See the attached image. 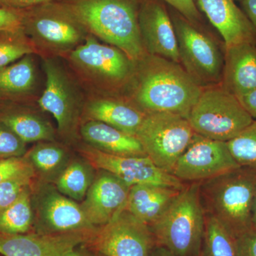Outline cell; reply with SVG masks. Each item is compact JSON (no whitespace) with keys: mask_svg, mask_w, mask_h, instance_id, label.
I'll use <instances>...</instances> for the list:
<instances>
[{"mask_svg":"<svg viewBox=\"0 0 256 256\" xmlns=\"http://www.w3.org/2000/svg\"><path fill=\"white\" fill-rule=\"evenodd\" d=\"M64 256H82L80 255V254H79V252H75V250H74H74H70V252H68V254H66V255Z\"/></svg>","mask_w":256,"mask_h":256,"instance_id":"b9f144b4","label":"cell"},{"mask_svg":"<svg viewBox=\"0 0 256 256\" xmlns=\"http://www.w3.org/2000/svg\"><path fill=\"white\" fill-rule=\"evenodd\" d=\"M201 256H238L236 238L218 220L206 214Z\"/></svg>","mask_w":256,"mask_h":256,"instance_id":"cb8c5ba5","label":"cell"},{"mask_svg":"<svg viewBox=\"0 0 256 256\" xmlns=\"http://www.w3.org/2000/svg\"><path fill=\"white\" fill-rule=\"evenodd\" d=\"M150 256H174L168 249L160 246H156L152 250Z\"/></svg>","mask_w":256,"mask_h":256,"instance_id":"ab89813d","label":"cell"},{"mask_svg":"<svg viewBox=\"0 0 256 256\" xmlns=\"http://www.w3.org/2000/svg\"><path fill=\"white\" fill-rule=\"evenodd\" d=\"M170 18L178 40L180 64L184 70L202 88L220 84L224 56L215 42L178 12Z\"/></svg>","mask_w":256,"mask_h":256,"instance_id":"52a82bcc","label":"cell"},{"mask_svg":"<svg viewBox=\"0 0 256 256\" xmlns=\"http://www.w3.org/2000/svg\"><path fill=\"white\" fill-rule=\"evenodd\" d=\"M242 11L256 31V0H242Z\"/></svg>","mask_w":256,"mask_h":256,"instance_id":"f35d334b","label":"cell"},{"mask_svg":"<svg viewBox=\"0 0 256 256\" xmlns=\"http://www.w3.org/2000/svg\"><path fill=\"white\" fill-rule=\"evenodd\" d=\"M101 256H102V255H101Z\"/></svg>","mask_w":256,"mask_h":256,"instance_id":"ee69618b","label":"cell"},{"mask_svg":"<svg viewBox=\"0 0 256 256\" xmlns=\"http://www.w3.org/2000/svg\"><path fill=\"white\" fill-rule=\"evenodd\" d=\"M238 256H256V230L252 229L236 238Z\"/></svg>","mask_w":256,"mask_h":256,"instance_id":"d590c367","label":"cell"},{"mask_svg":"<svg viewBox=\"0 0 256 256\" xmlns=\"http://www.w3.org/2000/svg\"><path fill=\"white\" fill-rule=\"evenodd\" d=\"M24 142L0 122V158H18L25 152Z\"/></svg>","mask_w":256,"mask_h":256,"instance_id":"d6a6232c","label":"cell"},{"mask_svg":"<svg viewBox=\"0 0 256 256\" xmlns=\"http://www.w3.org/2000/svg\"><path fill=\"white\" fill-rule=\"evenodd\" d=\"M32 178H11L0 183V212L8 208L28 188Z\"/></svg>","mask_w":256,"mask_h":256,"instance_id":"4dcf8cb0","label":"cell"},{"mask_svg":"<svg viewBox=\"0 0 256 256\" xmlns=\"http://www.w3.org/2000/svg\"><path fill=\"white\" fill-rule=\"evenodd\" d=\"M195 133L188 118L181 114L152 112L146 114L136 137L146 156L156 166L172 174Z\"/></svg>","mask_w":256,"mask_h":256,"instance_id":"8992f818","label":"cell"},{"mask_svg":"<svg viewBox=\"0 0 256 256\" xmlns=\"http://www.w3.org/2000/svg\"><path fill=\"white\" fill-rule=\"evenodd\" d=\"M37 212L42 234H60L89 230L82 206L52 186H44L38 193Z\"/></svg>","mask_w":256,"mask_h":256,"instance_id":"5bb4252c","label":"cell"},{"mask_svg":"<svg viewBox=\"0 0 256 256\" xmlns=\"http://www.w3.org/2000/svg\"><path fill=\"white\" fill-rule=\"evenodd\" d=\"M42 4L30 13H24V30L56 48H68L84 36V26L62 6Z\"/></svg>","mask_w":256,"mask_h":256,"instance_id":"8fae6325","label":"cell"},{"mask_svg":"<svg viewBox=\"0 0 256 256\" xmlns=\"http://www.w3.org/2000/svg\"><path fill=\"white\" fill-rule=\"evenodd\" d=\"M239 101L254 119H256V88L238 98Z\"/></svg>","mask_w":256,"mask_h":256,"instance_id":"74e56055","label":"cell"},{"mask_svg":"<svg viewBox=\"0 0 256 256\" xmlns=\"http://www.w3.org/2000/svg\"><path fill=\"white\" fill-rule=\"evenodd\" d=\"M156 245L174 256H201L205 213L200 184H186L161 216L150 226Z\"/></svg>","mask_w":256,"mask_h":256,"instance_id":"277c9868","label":"cell"},{"mask_svg":"<svg viewBox=\"0 0 256 256\" xmlns=\"http://www.w3.org/2000/svg\"><path fill=\"white\" fill-rule=\"evenodd\" d=\"M234 1H235V0H234ZM240 1H242V0H240Z\"/></svg>","mask_w":256,"mask_h":256,"instance_id":"7bdbcfd3","label":"cell"},{"mask_svg":"<svg viewBox=\"0 0 256 256\" xmlns=\"http://www.w3.org/2000/svg\"><path fill=\"white\" fill-rule=\"evenodd\" d=\"M33 213L28 188L0 212V234H24L31 228Z\"/></svg>","mask_w":256,"mask_h":256,"instance_id":"484cf974","label":"cell"},{"mask_svg":"<svg viewBox=\"0 0 256 256\" xmlns=\"http://www.w3.org/2000/svg\"><path fill=\"white\" fill-rule=\"evenodd\" d=\"M188 120L196 134L223 142L236 137L254 120L238 98L220 84L203 88Z\"/></svg>","mask_w":256,"mask_h":256,"instance_id":"5b68a950","label":"cell"},{"mask_svg":"<svg viewBox=\"0 0 256 256\" xmlns=\"http://www.w3.org/2000/svg\"><path fill=\"white\" fill-rule=\"evenodd\" d=\"M92 183V172L88 166L80 162H74L57 178L56 188L65 196L82 201Z\"/></svg>","mask_w":256,"mask_h":256,"instance_id":"4316f807","label":"cell"},{"mask_svg":"<svg viewBox=\"0 0 256 256\" xmlns=\"http://www.w3.org/2000/svg\"><path fill=\"white\" fill-rule=\"evenodd\" d=\"M55 0H0V8L21 10L47 4Z\"/></svg>","mask_w":256,"mask_h":256,"instance_id":"8d00e7d4","label":"cell"},{"mask_svg":"<svg viewBox=\"0 0 256 256\" xmlns=\"http://www.w3.org/2000/svg\"><path fill=\"white\" fill-rule=\"evenodd\" d=\"M35 82V66L31 54L0 68V97L28 94Z\"/></svg>","mask_w":256,"mask_h":256,"instance_id":"603a6c76","label":"cell"},{"mask_svg":"<svg viewBox=\"0 0 256 256\" xmlns=\"http://www.w3.org/2000/svg\"><path fill=\"white\" fill-rule=\"evenodd\" d=\"M70 56L80 66L110 82H124L134 73V60L119 48L101 44L92 36L88 37Z\"/></svg>","mask_w":256,"mask_h":256,"instance_id":"2e32d148","label":"cell"},{"mask_svg":"<svg viewBox=\"0 0 256 256\" xmlns=\"http://www.w3.org/2000/svg\"><path fill=\"white\" fill-rule=\"evenodd\" d=\"M0 122L9 128L24 142L54 139L50 126L33 114L21 112L6 114L0 118Z\"/></svg>","mask_w":256,"mask_h":256,"instance_id":"d4e9b609","label":"cell"},{"mask_svg":"<svg viewBox=\"0 0 256 256\" xmlns=\"http://www.w3.org/2000/svg\"><path fill=\"white\" fill-rule=\"evenodd\" d=\"M88 114L96 121L109 124L133 136H136L146 116L134 106L110 99L92 102L88 108Z\"/></svg>","mask_w":256,"mask_h":256,"instance_id":"7402d4cb","label":"cell"},{"mask_svg":"<svg viewBox=\"0 0 256 256\" xmlns=\"http://www.w3.org/2000/svg\"><path fill=\"white\" fill-rule=\"evenodd\" d=\"M94 245L104 256H150L156 246L150 227L124 210L101 226Z\"/></svg>","mask_w":256,"mask_h":256,"instance_id":"9c48e42d","label":"cell"},{"mask_svg":"<svg viewBox=\"0 0 256 256\" xmlns=\"http://www.w3.org/2000/svg\"><path fill=\"white\" fill-rule=\"evenodd\" d=\"M31 163L20 158H5L0 160V183L11 178L33 176Z\"/></svg>","mask_w":256,"mask_h":256,"instance_id":"1f68e13d","label":"cell"},{"mask_svg":"<svg viewBox=\"0 0 256 256\" xmlns=\"http://www.w3.org/2000/svg\"><path fill=\"white\" fill-rule=\"evenodd\" d=\"M198 184L205 214L218 220L236 238L252 229L256 170L240 166Z\"/></svg>","mask_w":256,"mask_h":256,"instance_id":"3957f363","label":"cell"},{"mask_svg":"<svg viewBox=\"0 0 256 256\" xmlns=\"http://www.w3.org/2000/svg\"><path fill=\"white\" fill-rule=\"evenodd\" d=\"M190 22L197 24L202 20L201 14L194 0H163Z\"/></svg>","mask_w":256,"mask_h":256,"instance_id":"e575fe53","label":"cell"},{"mask_svg":"<svg viewBox=\"0 0 256 256\" xmlns=\"http://www.w3.org/2000/svg\"><path fill=\"white\" fill-rule=\"evenodd\" d=\"M30 162L44 174L60 169L66 160V154L60 146L52 144H37L30 152Z\"/></svg>","mask_w":256,"mask_h":256,"instance_id":"f546056e","label":"cell"},{"mask_svg":"<svg viewBox=\"0 0 256 256\" xmlns=\"http://www.w3.org/2000/svg\"><path fill=\"white\" fill-rule=\"evenodd\" d=\"M88 230L60 234H0L4 256H64L88 240Z\"/></svg>","mask_w":256,"mask_h":256,"instance_id":"4fadbf2b","label":"cell"},{"mask_svg":"<svg viewBox=\"0 0 256 256\" xmlns=\"http://www.w3.org/2000/svg\"><path fill=\"white\" fill-rule=\"evenodd\" d=\"M82 154L90 165L114 174L130 186L154 184L182 190L186 185L156 166L148 156H114L90 148L84 149Z\"/></svg>","mask_w":256,"mask_h":256,"instance_id":"30bf717a","label":"cell"},{"mask_svg":"<svg viewBox=\"0 0 256 256\" xmlns=\"http://www.w3.org/2000/svg\"><path fill=\"white\" fill-rule=\"evenodd\" d=\"M239 166L227 142L195 133L192 142L178 158L172 174L183 183H201Z\"/></svg>","mask_w":256,"mask_h":256,"instance_id":"ba28073f","label":"cell"},{"mask_svg":"<svg viewBox=\"0 0 256 256\" xmlns=\"http://www.w3.org/2000/svg\"><path fill=\"white\" fill-rule=\"evenodd\" d=\"M63 6L84 28L137 62L146 54L136 0H74Z\"/></svg>","mask_w":256,"mask_h":256,"instance_id":"7a4b0ae2","label":"cell"},{"mask_svg":"<svg viewBox=\"0 0 256 256\" xmlns=\"http://www.w3.org/2000/svg\"><path fill=\"white\" fill-rule=\"evenodd\" d=\"M138 60L140 68L134 92L138 109L146 114L173 112L188 118L203 88L180 64L146 53Z\"/></svg>","mask_w":256,"mask_h":256,"instance_id":"6da1fadb","label":"cell"},{"mask_svg":"<svg viewBox=\"0 0 256 256\" xmlns=\"http://www.w3.org/2000/svg\"><path fill=\"white\" fill-rule=\"evenodd\" d=\"M198 6L223 37L225 46L256 44V31L234 0H197Z\"/></svg>","mask_w":256,"mask_h":256,"instance_id":"e0dca14e","label":"cell"},{"mask_svg":"<svg viewBox=\"0 0 256 256\" xmlns=\"http://www.w3.org/2000/svg\"><path fill=\"white\" fill-rule=\"evenodd\" d=\"M131 186L104 172L90 185L82 206L92 226H102L124 210Z\"/></svg>","mask_w":256,"mask_h":256,"instance_id":"9a60e30c","label":"cell"},{"mask_svg":"<svg viewBox=\"0 0 256 256\" xmlns=\"http://www.w3.org/2000/svg\"><path fill=\"white\" fill-rule=\"evenodd\" d=\"M220 84L237 98L256 88V44L225 46Z\"/></svg>","mask_w":256,"mask_h":256,"instance_id":"ac0fdd59","label":"cell"},{"mask_svg":"<svg viewBox=\"0 0 256 256\" xmlns=\"http://www.w3.org/2000/svg\"><path fill=\"white\" fill-rule=\"evenodd\" d=\"M46 88L40 100V107L54 118L60 132L68 130L73 122L75 100L68 79L52 60L44 62Z\"/></svg>","mask_w":256,"mask_h":256,"instance_id":"d6986e66","label":"cell"},{"mask_svg":"<svg viewBox=\"0 0 256 256\" xmlns=\"http://www.w3.org/2000/svg\"><path fill=\"white\" fill-rule=\"evenodd\" d=\"M24 30V12L21 10L0 8V33Z\"/></svg>","mask_w":256,"mask_h":256,"instance_id":"836d02e7","label":"cell"},{"mask_svg":"<svg viewBox=\"0 0 256 256\" xmlns=\"http://www.w3.org/2000/svg\"><path fill=\"white\" fill-rule=\"evenodd\" d=\"M33 52V47L25 38L24 30L0 33V68Z\"/></svg>","mask_w":256,"mask_h":256,"instance_id":"f1b7e54d","label":"cell"},{"mask_svg":"<svg viewBox=\"0 0 256 256\" xmlns=\"http://www.w3.org/2000/svg\"><path fill=\"white\" fill-rule=\"evenodd\" d=\"M227 144L239 166L256 170V120Z\"/></svg>","mask_w":256,"mask_h":256,"instance_id":"83f0119b","label":"cell"},{"mask_svg":"<svg viewBox=\"0 0 256 256\" xmlns=\"http://www.w3.org/2000/svg\"><path fill=\"white\" fill-rule=\"evenodd\" d=\"M182 190L154 184L131 186L124 210L148 226L154 224Z\"/></svg>","mask_w":256,"mask_h":256,"instance_id":"ffe728a7","label":"cell"},{"mask_svg":"<svg viewBox=\"0 0 256 256\" xmlns=\"http://www.w3.org/2000/svg\"><path fill=\"white\" fill-rule=\"evenodd\" d=\"M138 21L146 53L180 64L174 26L164 5L146 0L140 8Z\"/></svg>","mask_w":256,"mask_h":256,"instance_id":"7c38bea8","label":"cell"},{"mask_svg":"<svg viewBox=\"0 0 256 256\" xmlns=\"http://www.w3.org/2000/svg\"><path fill=\"white\" fill-rule=\"evenodd\" d=\"M82 134L86 140L104 152L120 156H146L136 136L100 121L92 120L84 124Z\"/></svg>","mask_w":256,"mask_h":256,"instance_id":"44dd1931","label":"cell"},{"mask_svg":"<svg viewBox=\"0 0 256 256\" xmlns=\"http://www.w3.org/2000/svg\"><path fill=\"white\" fill-rule=\"evenodd\" d=\"M252 229L256 230V194L255 200H254V208H252Z\"/></svg>","mask_w":256,"mask_h":256,"instance_id":"60d3db41","label":"cell"}]
</instances>
